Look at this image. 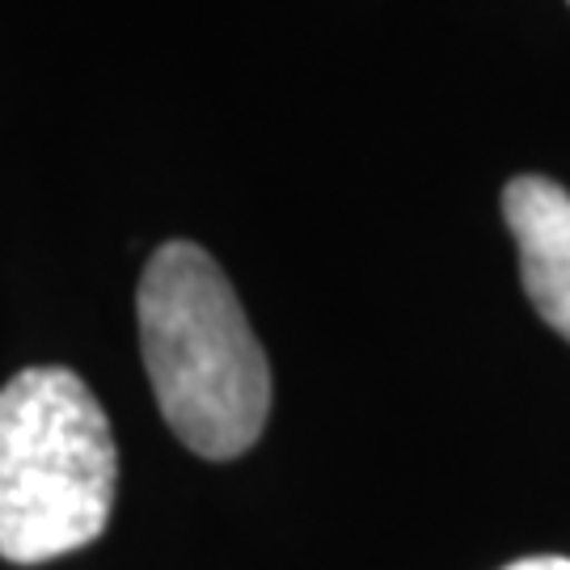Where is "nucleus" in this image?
Here are the masks:
<instances>
[{
    "label": "nucleus",
    "mask_w": 570,
    "mask_h": 570,
    "mask_svg": "<svg viewBox=\"0 0 570 570\" xmlns=\"http://www.w3.org/2000/svg\"><path fill=\"white\" fill-rule=\"evenodd\" d=\"M140 351L169 431L207 461L258 444L271 364L216 258L195 242L161 245L140 275Z\"/></svg>",
    "instance_id": "obj_1"
},
{
    "label": "nucleus",
    "mask_w": 570,
    "mask_h": 570,
    "mask_svg": "<svg viewBox=\"0 0 570 570\" xmlns=\"http://www.w3.org/2000/svg\"><path fill=\"white\" fill-rule=\"evenodd\" d=\"M119 487L110 419L77 372L26 367L0 389V558L39 567L94 546Z\"/></svg>",
    "instance_id": "obj_2"
},
{
    "label": "nucleus",
    "mask_w": 570,
    "mask_h": 570,
    "mask_svg": "<svg viewBox=\"0 0 570 570\" xmlns=\"http://www.w3.org/2000/svg\"><path fill=\"white\" fill-rule=\"evenodd\" d=\"M503 216L532 308L570 343V190L524 174L503 190Z\"/></svg>",
    "instance_id": "obj_3"
},
{
    "label": "nucleus",
    "mask_w": 570,
    "mask_h": 570,
    "mask_svg": "<svg viewBox=\"0 0 570 570\" xmlns=\"http://www.w3.org/2000/svg\"><path fill=\"white\" fill-rule=\"evenodd\" d=\"M503 570H570V558H520Z\"/></svg>",
    "instance_id": "obj_4"
}]
</instances>
